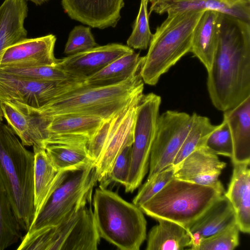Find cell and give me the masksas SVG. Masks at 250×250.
I'll return each instance as SVG.
<instances>
[{"instance_id":"cell-30","label":"cell","mask_w":250,"mask_h":250,"mask_svg":"<svg viewBox=\"0 0 250 250\" xmlns=\"http://www.w3.org/2000/svg\"><path fill=\"white\" fill-rule=\"evenodd\" d=\"M193 120L188 133L173 163L174 166L181 162L196 149L206 146L207 140L216 125H212L206 116L192 114Z\"/></svg>"},{"instance_id":"cell-25","label":"cell","mask_w":250,"mask_h":250,"mask_svg":"<svg viewBox=\"0 0 250 250\" xmlns=\"http://www.w3.org/2000/svg\"><path fill=\"white\" fill-rule=\"evenodd\" d=\"M25 0H4L0 5V56L12 44L27 38Z\"/></svg>"},{"instance_id":"cell-14","label":"cell","mask_w":250,"mask_h":250,"mask_svg":"<svg viewBox=\"0 0 250 250\" xmlns=\"http://www.w3.org/2000/svg\"><path fill=\"white\" fill-rule=\"evenodd\" d=\"M134 52L119 43L97 46L60 59L56 66L72 77L84 79L99 71L116 59Z\"/></svg>"},{"instance_id":"cell-17","label":"cell","mask_w":250,"mask_h":250,"mask_svg":"<svg viewBox=\"0 0 250 250\" xmlns=\"http://www.w3.org/2000/svg\"><path fill=\"white\" fill-rule=\"evenodd\" d=\"M61 3L71 19L102 29L116 26L125 0H62Z\"/></svg>"},{"instance_id":"cell-21","label":"cell","mask_w":250,"mask_h":250,"mask_svg":"<svg viewBox=\"0 0 250 250\" xmlns=\"http://www.w3.org/2000/svg\"><path fill=\"white\" fill-rule=\"evenodd\" d=\"M236 224L234 210L224 194L221 195L187 229L191 245L198 246L201 240Z\"/></svg>"},{"instance_id":"cell-23","label":"cell","mask_w":250,"mask_h":250,"mask_svg":"<svg viewBox=\"0 0 250 250\" xmlns=\"http://www.w3.org/2000/svg\"><path fill=\"white\" fill-rule=\"evenodd\" d=\"M250 163H233V171L224 195L234 210L240 231L250 232Z\"/></svg>"},{"instance_id":"cell-32","label":"cell","mask_w":250,"mask_h":250,"mask_svg":"<svg viewBox=\"0 0 250 250\" xmlns=\"http://www.w3.org/2000/svg\"><path fill=\"white\" fill-rule=\"evenodd\" d=\"M148 0H141L139 11L132 32L126 41L127 46L136 49H146L149 46L152 34L149 26Z\"/></svg>"},{"instance_id":"cell-40","label":"cell","mask_w":250,"mask_h":250,"mask_svg":"<svg viewBox=\"0 0 250 250\" xmlns=\"http://www.w3.org/2000/svg\"><path fill=\"white\" fill-rule=\"evenodd\" d=\"M3 114L1 108V104H0V121H2L3 120Z\"/></svg>"},{"instance_id":"cell-36","label":"cell","mask_w":250,"mask_h":250,"mask_svg":"<svg viewBox=\"0 0 250 250\" xmlns=\"http://www.w3.org/2000/svg\"><path fill=\"white\" fill-rule=\"evenodd\" d=\"M206 146L217 155L232 157V140L229 125L225 120L216 126L208 136Z\"/></svg>"},{"instance_id":"cell-7","label":"cell","mask_w":250,"mask_h":250,"mask_svg":"<svg viewBox=\"0 0 250 250\" xmlns=\"http://www.w3.org/2000/svg\"><path fill=\"white\" fill-rule=\"evenodd\" d=\"M91 207L85 205L59 224L27 231L18 250H96L100 241Z\"/></svg>"},{"instance_id":"cell-24","label":"cell","mask_w":250,"mask_h":250,"mask_svg":"<svg viewBox=\"0 0 250 250\" xmlns=\"http://www.w3.org/2000/svg\"><path fill=\"white\" fill-rule=\"evenodd\" d=\"M233 143V163H250V97L223 111Z\"/></svg>"},{"instance_id":"cell-37","label":"cell","mask_w":250,"mask_h":250,"mask_svg":"<svg viewBox=\"0 0 250 250\" xmlns=\"http://www.w3.org/2000/svg\"><path fill=\"white\" fill-rule=\"evenodd\" d=\"M98 46L91 33L90 26H75L70 32L64 53L71 55Z\"/></svg>"},{"instance_id":"cell-9","label":"cell","mask_w":250,"mask_h":250,"mask_svg":"<svg viewBox=\"0 0 250 250\" xmlns=\"http://www.w3.org/2000/svg\"><path fill=\"white\" fill-rule=\"evenodd\" d=\"M161 103V97L153 93L143 94L138 103L132 145L131 167L125 186L126 192H132L138 188L148 171Z\"/></svg>"},{"instance_id":"cell-15","label":"cell","mask_w":250,"mask_h":250,"mask_svg":"<svg viewBox=\"0 0 250 250\" xmlns=\"http://www.w3.org/2000/svg\"><path fill=\"white\" fill-rule=\"evenodd\" d=\"M142 96L134 100L113 117L106 143L96 165L98 182L109 172L120 151L126 145H132L137 106Z\"/></svg>"},{"instance_id":"cell-4","label":"cell","mask_w":250,"mask_h":250,"mask_svg":"<svg viewBox=\"0 0 250 250\" xmlns=\"http://www.w3.org/2000/svg\"><path fill=\"white\" fill-rule=\"evenodd\" d=\"M205 10L169 14L151 39L140 70L143 82L156 85L184 56L190 52L194 29Z\"/></svg>"},{"instance_id":"cell-16","label":"cell","mask_w":250,"mask_h":250,"mask_svg":"<svg viewBox=\"0 0 250 250\" xmlns=\"http://www.w3.org/2000/svg\"><path fill=\"white\" fill-rule=\"evenodd\" d=\"M56 41L53 34L22 40L7 48L0 56V67L55 65L60 60L54 56Z\"/></svg>"},{"instance_id":"cell-6","label":"cell","mask_w":250,"mask_h":250,"mask_svg":"<svg viewBox=\"0 0 250 250\" xmlns=\"http://www.w3.org/2000/svg\"><path fill=\"white\" fill-rule=\"evenodd\" d=\"M222 194L208 186L173 178L139 208L157 220L170 221L188 229Z\"/></svg>"},{"instance_id":"cell-10","label":"cell","mask_w":250,"mask_h":250,"mask_svg":"<svg viewBox=\"0 0 250 250\" xmlns=\"http://www.w3.org/2000/svg\"><path fill=\"white\" fill-rule=\"evenodd\" d=\"M192 120V115L177 111L167 110L159 115L147 179L173 165Z\"/></svg>"},{"instance_id":"cell-8","label":"cell","mask_w":250,"mask_h":250,"mask_svg":"<svg viewBox=\"0 0 250 250\" xmlns=\"http://www.w3.org/2000/svg\"><path fill=\"white\" fill-rule=\"evenodd\" d=\"M97 182L95 164L70 171L49 197L28 231L56 225L90 203L93 188Z\"/></svg>"},{"instance_id":"cell-2","label":"cell","mask_w":250,"mask_h":250,"mask_svg":"<svg viewBox=\"0 0 250 250\" xmlns=\"http://www.w3.org/2000/svg\"><path fill=\"white\" fill-rule=\"evenodd\" d=\"M144 82L140 73L120 83L104 86L76 81L53 101L38 110L47 116L78 114L104 120L112 118L143 95Z\"/></svg>"},{"instance_id":"cell-18","label":"cell","mask_w":250,"mask_h":250,"mask_svg":"<svg viewBox=\"0 0 250 250\" xmlns=\"http://www.w3.org/2000/svg\"><path fill=\"white\" fill-rule=\"evenodd\" d=\"M150 14L211 10L250 22V0H149Z\"/></svg>"},{"instance_id":"cell-11","label":"cell","mask_w":250,"mask_h":250,"mask_svg":"<svg viewBox=\"0 0 250 250\" xmlns=\"http://www.w3.org/2000/svg\"><path fill=\"white\" fill-rule=\"evenodd\" d=\"M74 81H34L0 73V101L18 102L39 109L51 103Z\"/></svg>"},{"instance_id":"cell-20","label":"cell","mask_w":250,"mask_h":250,"mask_svg":"<svg viewBox=\"0 0 250 250\" xmlns=\"http://www.w3.org/2000/svg\"><path fill=\"white\" fill-rule=\"evenodd\" d=\"M33 146L34 154L35 219L51 194L65 179L70 171L57 170L52 164L44 148L37 145Z\"/></svg>"},{"instance_id":"cell-35","label":"cell","mask_w":250,"mask_h":250,"mask_svg":"<svg viewBox=\"0 0 250 250\" xmlns=\"http://www.w3.org/2000/svg\"><path fill=\"white\" fill-rule=\"evenodd\" d=\"M132 145H126L120 151L109 172L100 182V188H106L113 182L126 185L131 167Z\"/></svg>"},{"instance_id":"cell-28","label":"cell","mask_w":250,"mask_h":250,"mask_svg":"<svg viewBox=\"0 0 250 250\" xmlns=\"http://www.w3.org/2000/svg\"><path fill=\"white\" fill-rule=\"evenodd\" d=\"M157 221L148 232L146 250H183L190 247L191 239L186 229L170 221Z\"/></svg>"},{"instance_id":"cell-12","label":"cell","mask_w":250,"mask_h":250,"mask_svg":"<svg viewBox=\"0 0 250 250\" xmlns=\"http://www.w3.org/2000/svg\"><path fill=\"white\" fill-rule=\"evenodd\" d=\"M226 165L217 155L204 146L174 166L173 178L208 186L224 194L225 190L219 177Z\"/></svg>"},{"instance_id":"cell-26","label":"cell","mask_w":250,"mask_h":250,"mask_svg":"<svg viewBox=\"0 0 250 250\" xmlns=\"http://www.w3.org/2000/svg\"><path fill=\"white\" fill-rule=\"evenodd\" d=\"M87 142L83 140L59 141L47 144L43 148L57 170L73 171L95 164L88 155Z\"/></svg>"},{"instance_id":"cell-27","label":"cell","mask_w":250,"mask_h":250,"mask_svg":"<svg viewBox=\"0 0 250 250\" xmlns=\"http://www.w3.org/2000/svg\"><path fill=\"white\" fill-rule=\"evenodd\" d=\"M144 60L134 51L110 63L105 67L84 79L83 82L93 86H104L122 82L137 74Z\"/></svg>"},{"instance_id":"cell-19","label":"cell","mask_w":250,"mask_h":250,"mask_svg":"<svg viewBox=\"0 0 250 250\" xmlns=\"http://www.w3.org/2000/svg\"><path fill=\"white\" fill-rule=\"evenodd\" d=\"M104 120L85 115L66 114L50 117L46 130L48 139L45 145L61 141L89 139L95 134Z\"/></svg>"},{"instance_id":"cell-3","label":"cell","mask_w":250,"mask_h":250,"mask_svg":"<svg viewBox=\"0 0 250 250\" xmlns=\"http://www.w3.org/2000/svg\"><path fill=\"white\" fill-rule=\"evenodd\" d=\"M34 154L27 150L11 128L0 121V176L13 214L27 232L34 219Z\"/></svg>"},{"instance_id":"cell-33","label":"cell","mask_w":250,"mask_h":250,"mask_svg":"<svg viewBox=\"0 0 250 250\" xmlns=\"http://www.w3.org/2000/svg\"><path fill=\"white\" fill-rule=\"evenodd\" d=\"M240 230L234 224L208 237L203 238L196 250H233L239 245Z\"/></svg>"},{"instance_id":"cell-22","label":"cell","mask_w":250,"mask_h":250,"mask_svg":"<svg viewBox=\"0 0 250 250\" xmlns=\"http://www.w3.org/2000/svg\"><path fill=\"white\" fill-rule=\"evenodd\" d=\"M222 14L205 10L193 31L190 52L199 60L207 71L211 66L217 48Z\"/></svg>"},{"instance_id":"cell-29","label":"cell","mask_w":250,"mask_h":250,"mask_svg":"<svg viewBox=\"0 0 250 250\" xmlns=\"http://www.w3.org/2000/svg\"><path fill=\"white\" fill-rule=\"evenodd\" d=\"M21 230L0 176V250H4L19 239L21 240Z\"/></svg>"},{"instance_id":"cell-38","label":"cell","mask_w":250,"mask_h":250,"mask_svg":"<svg viewBox=\"0 0 250 250\" xmlns=\"http://www.w3.org/2000/svg\"><path fill=\"white\" fill-rule=\"evenodd\" d=\"M114 117L104 120L100 128L87 143L86 146L88 155L96 165L102 154L106 143Z\"/></svg>"},{"instance_id":"cell-1","label":"cell","mask_w":250,"mask_h":250,"mask_svg":"<svg viewBox=\"0 0 250 250\" xmlns=\"http://www.w3.org/2000/svg\"><path fill=\"white\" fill-rule=\"evenodd\" d=\"M207 72L208 91L218 110L250 97V22L222 14L219 42Z\"/></svg>"},{"instance_id":"cell-39","label":"cell","mask_w":250,"mask_h":250,"mask_svg":"<svg viewBox=\"0 0 250 250\" xmlns=\"http://www.w3.org/2000/svg\"><path fill=\"white\" fill-rule=\"evenodd\" d=\"M27 1H30L35 3L36 5H41L44 3L48 1L49 0H26Z\"/></svg>"},{"instance_id":"cell-34","label":"cell","mask_w":250,"mask_h":250,"mask_svg":"<svg viewBox=\"0 0 250 250\" xmlns=\"http://www.w3.org/2000/svg\"><path fill=\"white\" fill-rule=\"evenodd\" d=\"M174 170L175 167L171 165L146 179L133 199L132 203L139 208L154 196L173 178Z\"/></svg>"},{"instance_id":"cell-13","label":"cell","mask_w":250,"mask_h":250,"mask_svg":"<svg viewBox=\"0 0 250 250\" xmlns=\"http://www.w3.org/2000/svg\"><path fill=\"white\" fill-rule=\"evenodd\" d=\"M3 117L24 146L42 147L48 139V117L38 109L13 102L0 101Z\"/></svg>"},{"instance_id":"cell-31","label":"cell","mask_w":250,"mask_h":250,"mask_svg":"<svg viewBox=\"0 0 250 250\" xmlns=\"http://www.w3.org/2000/svg\"><path fill=\"white\" fill-rule=\"evenodd\" d=\"M56 65L6 66L0 67V73L34 81L62 82L79 80L72 77Z\"/></svg>"},{"instance_id":"cell-5","label":"cell","mask_w":250,"mask_h":250,"mask_svg":"<svg viewBox=\"0 0 250 250\" xmlns=\"http://www.w3.org/2000/svg\"><path fill=\"white\" fill-rule=\"evenodd\" d=\"M93 215L101 238L122 250H139L146 237V221L140 208L106 188L96 189Z\"/></svg>"}]
</instances>
